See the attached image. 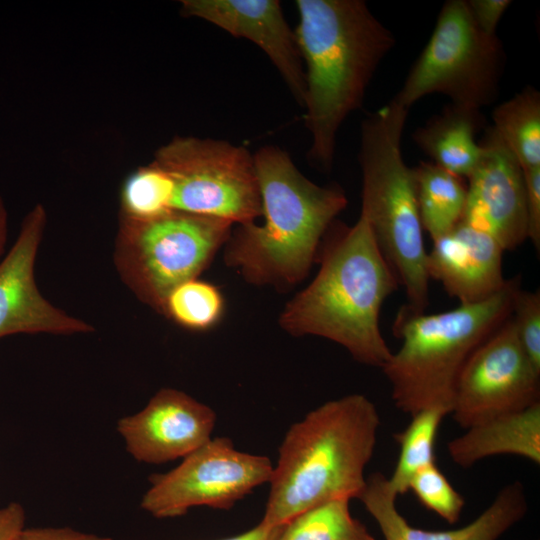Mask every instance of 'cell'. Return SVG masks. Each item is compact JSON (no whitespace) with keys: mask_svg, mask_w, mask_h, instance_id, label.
Returning <instances> with one entry per match:
<instances>
[{"mask_svg":"<svg viewBox=\"0 0 540 540\" xmlns=\"http://www.w3.org/2000/svg\"><path fill=\"white\" fill-rule=\"evenodd\" d=\"M295 39L305 73L307 157L330 171L339 128L362 106L379 64L395 45L392 32L362 0H297Z\"/></svg>","mask_w":540,"mask_h":540,"instance_id":"1","label":"cell"},{"mask_svg":"<svg viewBox=\"0 0 540 540\" xmlns=\"http://www.w3.org/2000/svg\"><path fill=\"white\" fill-rule=\"evenodd\" d=\"M320 268L285 305L280 327L294 337L317 336L339 344L366 366L382 368L391 356L380 330V311L399 287L367 220L334 223L321 243Z\"/></svg>","mask_w":540,"mask_h":540,"instance_id":"2","label":"cell"},{"mask_svg":"<svg viewBox=\"0 0 540 540\" xmlns=\"http://www.w3.org/2000/svg\"><path fill=\"white\" fill-rule=\"evenodd\" d=\"M253 158L263 221L233 227L224 262L254 286L284 291L307 277L348 201L341 187L308 179L280 147L263 146Z\"/></svg>","mask_w":540,"mask_h":540,"instance_id":"3","label":"cell"},{"mask_svg":"<svg viewBox=\"0 0 540 540\" xmlns=\"http://www.w3.org/2000/svg\"><path fill=\"white\" fill-rule=\"evenodd\" d=\"M380 416L365 395L329 400L293 423L278 450L261 524L285 525L335 499H358L377 443Z\"/></svg>","mask_w":540,"mask_h":540,"instance_id":"4","label":"cell"},{"mask_svg":"<svg viewBox=\"0 0 540 540\" xmlns=\"http://www.w3.org/2000/svg\"><path fill=\"white\" fill-rule=\"evenodd\" d=\"M521 277L507 279L488 299L436 314L416 313L403 305L393 323L402 340L381 368L397 409L412 416L429 408L448 415L457 378L470 357L511 315Z\"/></svg>","mask_w":540,"mask_h":540,"instance_id":"5","label":"cell"},{"mask_svg":"<svg viewBox=\"0 0 540 540\" xmlns=\"http://www.w3.org/2000/svg\"><path fill=\"white\" fill-rule=\"evenodd\" d=\"M407 109L392 100L361 123L358 160L362 173L361 212L383 256L416 313L429 305L427 251L413 168L404 161L402 135Z\"/></svg>","mask_w":540,"mask_h":540,"instance_id":"6","label":"cell"},{"mask_svg":"<svg viewBox=\"0 0 540 540\" xmlns=\"http://www.w3.org/2000/svg\"><path fill=\"white\" fill-rule=\"evenodd\" d=\"M233 227L225 219L180 211L148 219L121 216L116 271L138 300L162 314L171 290L208 268Z\"/></svg>","mask_w":540,"mask_h":540,"instance_id":"7","label":"cell"},{"mask_svg":"<svg viewBox=\"0 0 540 540\" xmlns=\"http://www.w3.org/2000/svg\"><path fill=\"white\" fill-rule=\"evenodd\" d=\"M505 62L502 42L477 27L467 1L448 0L392 101L409 110L438 93L452 104L481 110L497 98Z\"/></svg>","mask_w":540,"mask_h":540,"instance_id":"8","label":"cell"},{"mask_svg":"<svg viewBox=\"0 0 540 540\" xmlns=\"http://www.w3.org/2000/svg\"><path fill=\"white\" fill-rule=\"evenodd\" d=\"M154 161L172 182L171 210L217 217L234 225L262 215L253 154L229 141L175 137Z\"/></svg>","mask_w":540,"mask_h":540,"instance_id":"9","label":"cell"},{"mask_svg":"<svg viewBox=\"0 0 540 540\" xmlns=\"http://www.w3.org/2000/svg\"><path fill=\"white\" fill-rule=\"evenodd\" d=\"M272 471L267 456L239 451L230 438L214 437L175 468L151 476L140 506L157 519L180 517L200 506L229 510L269 483Z\"/></svg>","mask_w":540,"mask_h":540,"instance_id":"10","label":"cell"},{"mask_svg":"<svg viewBox=\"0 0 540 540\" xmlns=\"http://www.w3.org/2000/svg\"><path fill=\"white\" fill-rule=\"evenodd\" d=\"M538 402L540 372L527 358L510 315L464 364L449 415L466 429Z\"/></svg>","mask_w":540,"mask_h":540,"instance_id":"11","label":"cell"},{"mask_svg":"<svg viewBox=\"0 0 540 540\" xmlns=\"http://www.w3.org/2000/svg\"><path fill=\"white\" fill-rule=\"evenodd\" d=\"M46 226V212L36 205L22 221L12 248L0 262V338L18 334L72 335L93 326L67 314L40 292L34 268Z\"/></svg>","mask_w":540,"mask_h":540,"instance_id":"12","label":"cell"},{"mask_svg":"<svg viewBox=\"0 0 540 540\" xmlns=\"http://www.w3.org/2000/svg\"><path fill=\"white\" fill-rule=\"evenodd\" d=\"M483 131L462 221L490 234L505 251L514 250L527 240L524 171L491 125Z\"/></svg>","mask_w":540,"mask_h":540,"instance_id":"13","label":"cell"},{"mask_svg":"<svg viewBox=\"0 0 540 540\" xmlns=\"http://www.w3.org/2000/svg\"><path fill=\"white\" fill-rule=\"evenodd\" d=\"M216 413L174 388L155 393L139 412L122 417L117 431L138 462L162 464L184 458L212 438Z\"/></svg>","mask_w":540,"mask_h":540,"instance_id":"14","label":"cell"},{"mask_svg":"<svg viewBox=\"0 0 540 540\" xmlns=\"http://www.w3.org/2000/svg\"><path fill=\"white\" fill-rule=\"evenodd\" d=\"M181 12L256 44L303 106L305 73L294 30L277 0H183Z\"/></svg>","mask_w":540,"mask_h":540,"instance_id":"15","label":"cell"},{"mask_svg":"<svg viewBox=\"0 0 540 540\" xmlns=\"http://www.w3.org/2000/svg\"><path fill=\"white\" fill-rule=\"evenodd\" d=\"M504 252L490 234L461 220L433 240L432 249L427 252V273L460 304L478 303L505 286Z\"/></svg>","mask_w":540,"mask_h":540,"instance_id":"16","label":"cell"},{"mask_svg":"<svg viewBox=\"0 0 540 540\" xmlns=\"http://www.w3.org/2000/svg\"><path fill=\"white\" fill-rule=\"evenodd\" d=\"M397 497L388 478L380 472L367 477L358 497L379 526L384 540H498L528 511L524 486L514 481L503 487L469 524L452 530L430 531L408 523L397 509Z\"/></svg>","mask_w":540,"mask_h":540,"instance_id":"17","label":"cell"},{"mask_svg":"<svg viewBox=\"0 0 540 540\" xmlns=\"http://www.w3.org/2000/svg\"><path fill=\"white\" fill-rule=\"evenodd\" d=\"M447 444L454 464L468 468L498 455L523 457L540 464V402L496 415L465 429Z\"/></svg>","mask_w":540,"mask_h":540,"instance_id":"18","label":"cell"},{"mask_svg":"<svg viewBox=\"0 0 540 540\" xmlns=\"http://www.w3.org/2000/svg\"><path fill=\"white\" fill-rule=\"evenodd\" d=\"M485 127L481 110L450 103L417 128L413 140L430 162L467 179L479 161L477 134Z\"/></svg>","mask_w":540,"mask_h":540,"instance_id":"19","label":"cell"},{"mask_svg":"<svg viewBox=\"0 0 540 540\" xmlns=\"http://www.w3.org/2000/svg\"><path fill=\"white\" fill-rule=\"evenodd\" d=\"M413 174L421 224L433 241L462 220L467 184L432 162H420L413 167Z\"/></svg>","mask_w":540,"mask_h":540,"instance_id":"20","label":"cell"},{"mask_svg":"<svg viewBox=\"0 0 540 540\" xmlns=\"http://www.w3.org/2000/svg\"><path fill=\"white\" fill-rule=\"evenodd\" d=\"M492 127L523 170L540 167V93L526 86L492 112Z\"/></svg>","mask_w":540,"mask_h":540,"instance_id":"21","label":"cell"},{"mask_svg":"<svg viewBox=\"0 0 540 540\" xmlns=\"http://www.w3.org/2000/svg\"><path fill=\"white\" fill-rule=\"evenodd\" d=\"M448 413L441 408H429L410 416L409 425L394 434L399 456L389 484L397 496L408 491L413 476L435 463V442L442 420Z\"/></svg>","mask_w":540,"mask_h":540,"instance_id":"22","label":"cell"},{"mask_svg":"<svg viewBox=\"0 0 540 540\" xmlns=\"http://www.w3.org/2000/svg\"><path fill=\"white\" fill-rule=\"evenodd\" d=\"M349 503L335 499L298 514L283 525L278 540H375Z\"/></svg>","mask_w":540,"mask_h":540,"instance_id":"23","label":"cell"},{"mask_svg":"<svg viewBox=\"0 0 540 540\" xmlns=\"http://www.w3.org/2000/svg\"><path fill=\"white\" fill-rule=\"evenodd\" d=\"M225 301L213 284L198 278L176 286L166 297L162 315L192 331H205L223 316Z\"/></svg>","mask_w":540,"mask_h":540,"instance_id":"24","label":"cell"},{"mask_svg":"<svg viewBox=\"0 0 540 540\" xmlns=\"http://www.w3.org/2000/svg\"><path fill=\"white\" fill-rule=\"evenodd\" d=\"M172 182L154 160L130 173L121 188V216L153 218L171 210Z\"/></svg>","mask_w":540,"mask_h":540,"instance_id":"25","label":"cell"},{"mask_svg":"<svg viewBox=\"0 0 540 540\" xmlns=\"http://www.w3.org/2000/svg\"><path fill=\"white\" fill-rule=\"evenodd\" d=\"M418 501L449 524L456 523L465 506L463 496L453 487L436 463L417 472L409 483Z\"/></svg>","mask_w":540,"mask_h":540,"instance_id":"26","label":"cell"},{"mask_svg":"<svg viewBox=\"0 0 540 540\" xmlns=\"http://www.w3.org/2000/svg\"><path fill=\"white\" fill-rule=\"evenodd\" d=\"M511 319L519 342L534 368L540 372V293L519 286L513 295Z\"/></svg>","mask_w":540,"mask_h":540,"instance_id":"27","label":"cell"},{"mask_svg":"<svg viewBox=\"0 0 540 540\" xmlns=\"http://www.w3.org/2000/svg\"><path fill=\"white\" fill-rule=\"evenodd\" d=\"M524 171L526 186L527 239L540 249V167Z\"/></svg>","mask_w":540,"mask_h":540,"instance_id":"28","label":"cell"},{"mask_svg":"<svg viewBox=\"0 0 540 540\" xmlns=\"http://www.w3.org/2000/svg\"><path fill=\"white\" fill-rule=\"evenodd\" d=\"M511 3L510 0H468L467 6L477 27L486 35L496 36L498 24Z\"/></svg>","mask_w":540,"mask_h":540,"instance_id":"29","label":"cell"},{"mask_svg":"<svg viewBox=\"0 0 540 540\" xmlns=\"http://www.w3.org/2000/svg\"><path fill=\"white\" fill-rule=\"evenodd\" d=\"M16 540H112L108 537L85 533L70 527L24 528Z\"/></svg>","mask_w":540,"mask_h":540,"instance_id":"30","label":"cell"},{"mask_svg":"<svg viewBox=\"0 0 540 540\" xmlns=\"http://www.w3.org/2000/svg\"><path fill=\"white\" fill-rule=\"evenodd\" d=\"M25 528V511L21 504L11 502L0 508V540H16Z\"/></svg>","mask_w":540,"mask_h":540,"instance_id":"31","label":"cell"},{"mask_svg":"<svg viewBox=\"0 0 540 540\" xmlns=\"http://www.w3.org/2000/svg\"><path fill=\"white\" fill-rule=\"evenodd\" d=\"M282 527H269L259 522L246 532L222 540H278Z\"/></svg>","mask_w":540,"mask_h":540,"instance_id":"32","label":"cell"},{"mask_svg":"<svg viewBox=\"0 0 540 540\" xmlns=\"http://www.w3.org/2000/svg\"><path fill=\"white\" fill-rule=\"evenodd\" d=\"M7 237V211L0 196V255L3 251Z\"/></svg>","mask_w":540,"mask_h":540,"instance_id":"33","label":"cell"}]
</instances>
